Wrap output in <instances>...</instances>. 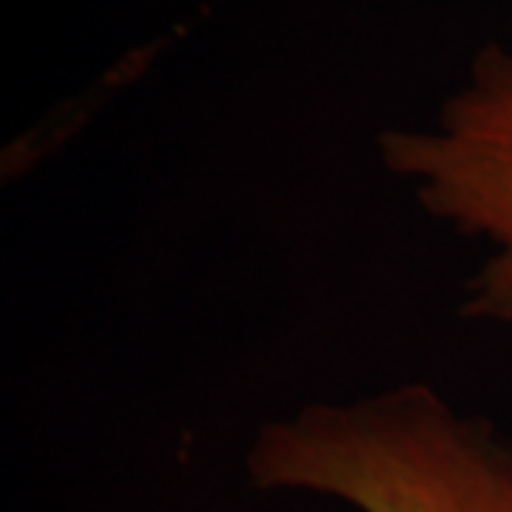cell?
I'll list each match as a JSON object with an SVG mask.
<instances>
[{
    "mask_svg": "<svg viewBox=\"0 0 512 512\" xmlns=\"http://www.w3.org/2000/svg\"><path fill=\"white\" fill-rule=\"evenodd\" d=\"M245 473L262 493L322 495L356 512H512V436L427 382L262 421Z\"/></svg>",
    "mask_w": 512,
    "mask_h": 512,
    "instance_id": "cell-1",
    "label": "cell"
},
{
    "mask_svg": "<svg viewBox=\"0 0 512 512\" xmlns=\"http://www.w3.org/2000/svg\"><path fill=\"white\" fill-rule=\"evenodd\" d=\"M376 146L430 220L481 248L461 319L512 328V49L487 43L430 123L382 131Z\"/></svg>",
    "mask_w": 512,
    "mask_h": 512,
    "instance_id": "cell-2",
    "label": "cell"
}]
</instances>
